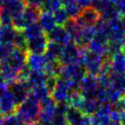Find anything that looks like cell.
Here are the masks:
<instances>
[{
	"label": "cell",
	"instance_id": "cell-1",
	"mask_svg": "<svg viewBox=\"0 0 125 125\" xmlns=\"http://www.w3.org/2000/svg\"><path fill=\"white\" fill-rule=\"evenodd\" d=\"M28 51L15 48L0 62V74L8 84H13L20 79V73L27 67Z\"/></svg>",
	"mask_w": 125,
	"mask_h": 125
},
{
	"label": "cell",
	"instance_id": "cell-2",
	"mask_svg": "<svg viewBox=\"0 0 125 125\" xmlns=\"http://www.w3.org/2000/svg\"><path fill=\"white\" fill-rule=\"evenodd\" d=\"M41 110V103L36 98L30 97L19 105L17 109V116L25 125H35L38 122Z\"/></svg>",
	"mask_w": 125,
	"mask_h": 125
},
{
	"label": "cell",
	"instance_id": "cell-3",
	"mask_svg": "<svg viewBox=\"0 0 125 125\" xmlns=\"http://www.w3.org/2000/svg\"><path fill=\"white\" fill-rule=\"evenodd\" d=\"M75 92H79V84L58 78L52 89L51 96L57 104L69 103L72 96Z\"/></svg>",
	"mask_w": 125,
	"mask_h": 125
},
{
	"label": "cell",
	"instance_id": "cell-4",
	"mask_svg": "<svg viewBox=\"0 0 125 125\" xmlns=\"http://www.w3.org/2000/svg\"><path fill=\"white\" fill-rule=\"evenodd\" d=\"M107 62L108 61L104 60V57L91 52L86 48H82L81 64L88 74L98 76L103 74Z\"/></svg>",
	"mask_w": 125,
	"mask_h": 125
},
{
	"label": "cell",
	"instance_id": "cell-5",
	"mask_svg": "<svg viewBox=\"0 0 125 125\" xmlns=\"http://www.w3.org/2000/svg\"><path fill=\"white\" fill-rule=\"evenodd\" d=\"M40 15H41L40 8H32V7L28 6L20 15L17 16L14 19L13 26L18 31H24L30 25L38 23Z\"/></svg>",
	"mask_w": 125,
	"mask_h": 125
},
{
	"label": "cell",
	"instance_id": "cell-6",
	"mask_svg": "<svg viewBox=\"0 0 125 125\" xmlns=\"http://www.w3.org/2000/svg\"><path fill=\"white\" fill-rule=\"evenodd\" d=\"M100 86L98 76L86 74L79 85V92L85 98H98Z\"/></svg>",
	"mask_w": 125,
	"mask_h": 125
},
{
	"label": "cell",
	"instance_id": "cell-7",
	"mask_svg": "<svg viewBox=\"0 0 125 125\" xmlns=\"http://www.w3.org/2000/svg\"><path fill=\"white\" fill-rule=\"evenodd\" d=\"M81 57L82 48L78 47L74 42H71L66 46H63L59 62L62 65H71L76 63L81 64Z\"/></svg>",
	"mask_w": 125,
	"mask_h": 125
},
{
	"label": "cell",
	"instance_id": "cell-8",
	"mask_svg": "<svg viewBox=\"0 0 125 125\" xmlns=\"http://www.w3.org/2000/svg\"><path fill=\"white\" fill-rule=\"evenodd\" d=\"M60 78L77 83L80 85L82 79L86 76V70L82 64H71V65H61L59 71Z\"/></svg>",
	"mask_w": 125,
	"mask_h": 125
},
{
	"label": "cell",
	"instance_id": "cell-9",
	"mask_svg": "<svg viewBox=\"0 0 125 125\" xmlns=\"http://www.w3.org/2000/svg\"><path fill=\"white\" fill-rule=\"evenodd\" d=\"M100 20V14L94 8H88L82 10L80 16L74 21L77 23L80 28L96 26L97 23Z\"/></svg>",
	"mask_w": 125,
	"mask_h": 125
},
{
	"label": "cell",
	"instance_id": "cell-10",
	"mask_svg": "<svg viewBox=\"0 0 125 125\" xmlns=\"http://www.w3.org/2000/svg\"><path fill=\"white\" fill-rule=\"evenodd\" d=\"M57 105L58 104L52 97L42 102L39 116L40 122H52L57 113Z\"/></svg>",
	"mask_w": 125,
	"mask_h": 125
},
{
	"label": "cell",
	"instance_id": "cell-11",
	"mask_svg": "<svg viewBox=\"0 0 125 125\" xmlns=\"http://www.w3.org/2000/svg\"><path fill=\"white\" fill-rule=\"evenodd\" d=\"M18 105L19 104L9 88L0 95V114L1 115L8 116L12 114L17 109Z\"/></svg>",
	"mask_w": 125,
	"mask_h": 125
},
{
	"label": "cell",
	"instance_id": "cell-12",
	"mask_svg": "<svg viewBox=\"0 0 125 125\" xmlns=\"http://www.w3.org/2000/svg\"><path fill=\"white\" fill-rule=\"evenodd\" d=\"M111 110H112L111 104L109 103L101 104L99 109L90 117L91 125H110L112 121L110 118Z\"/></svg>",
	"mask_w": 125,
	"mask_h": 125
},
{
	"label": "cell",
	"instance_id": "cell-13",
	"mask_svg": "<svg viewBox=\"0 0 125 125\" xmlns=\"http://www.w3.org/2000/svg\"><path fill=\"white\" fill-rule=\"evenodd\" d=\"M12 94L14 95L18 104L20 105L27 99L31 92V88L29 84L25 80H18L11 84V87L9 88Z\"/></svg>",
	"mask_w": 125,
	"mask_h": 125
},
{
	"label": "cell",
	"instance_id": "cell-14",
	"mask_svg": "<svg viewBox=\"0 0 125 125\" xmlns=\"http://www.w3.org/2000/svg\"><path fill=\"white\" fill-rule=\"evenodd\" d=\"M96 36V26L80 28L76 36L74 38V42L80 48H86Z\"/></svg>",
	"mask_w": 125,
	"mask_h": 125
},
{
	"label": "cell",
	"instance_id": "cell-15",
	"mask_svg": "<svg viewBox=\"0 0 125 125\" xmlns=\"http://www.w3.org/2000/svg\"><path fill=\"white\" fill-rule=\"evenodd\" d=\"M47 38L49 40V42L58 43L62 46H66L73 42L65 28L62 26H57L51 32L47 33Z\"/></svg>",
	"mask_w": 125,
	"mask_h": 125
},
{
	"label": "cell",
	"instance_id": "cell-16",
	"mask_svg": "<svg viewBox=\"0 0 125 125\" xmlns=\"http://www.w3.org/2000/svg\"><path fill=\"white\" fill-rule=\"evenodd\" d=\"M48 61L44 54H35L29 53L28 55L27 66L33 72H44L48 66Z\"/></svg>",
	"mask_w": 125,
	"mask_h": 125
},
{
	"label": "cell",
	"instance_id": "cell-17",
	"mask_svg": "<svg viewBox=\"0 0 125 125\" xmlns=\"http://www.w3.org/2000/svg\"><path fill=\"white\" fill-rule=\"evenodd\" d=\"M26 6L24 0H3L0 9L6 11L15 19L25 10Z\"/></svg>",
	"mask_w": 125,
	"mask_h": 125
},
{
	"label": "cell",
	"instance_id": "cell-18",
	"mask_svg": "<svg viewBox=\"0 0 125 125\" xmlns=\"http://www.w3.org/2000/svg\"><path fill=\"white\" fill-rule=\"evenodd\" d=\"M66 120L68 125H91L90 116L72 107L66 113Z\"/></svg>",
	"mask_w": 125,
	"mask_h": 125
},
{
	"label": "cell",
	"instance_id": "cell-19",
	"mask_svg": "<svg viewBox=\"0 0 125 125\" xmlns=\"http://www.w3.org/2000/svg\"><path fill=\"white\" fill-rule=\"evenodd\" d=\"M49 44V40L46 35L40 36L31 41H28L27 51L30 53L35 54H44Z\"/></svg>",
	"mask_w": 125,
	"mask_h": 125
},
{
	"label": "cell",
	"instance_id": "cell-20",
	"mask_svg": "<svg viewBox=\"0 0 125 125\" xmlns=\"http://www.w3.org/2000/svg\"><path fill=\"white\" fill-rule=\"evenodd\" d=\"M109 62L110 74H125L124 51L113 54Z\"/></svg>",
	"mask_w": 125,
	"mask_h": 125
},
{
	"label": "cell",
	"instance_id": "cell-21",
	"mask_svg": "<svg viewBox=\"0 0 125 125\" xmlns=\"http://www.w3.org/2000/svg\"><path fill=\"white\" fill-rule=\"evenodd\" d=\"M38 23L40 24V26L42 27L43 31L46 32V33L51 32L55 27H57V24H56V21L54 20L53 14L51 12L44 11V10L42 12H41Z\"/></svg>",
	"mask_w": 125,
	"mask_h": 125
},
{
	"label": "cell",
	"instance_id": "cell-22",
	"mask_svg": "<svg viewBox=\"0 0 125 125\" xmlns=\"http://www.w3.org/2000/svg\"><path fill=\"white\" fill-rule=\"evenodd\" d=\"M27 83L31 89L38 86H45L48 81V75L44 72H33L31 71L27 78Z\"/></svg>",
	"mask_w": 125,
	"mask_h": 125
},
{
	"label": "cell",
	"instance_id": "cell-23",
	"mask_svg": "<svg viewBox=\"0 0 125 125\" xmlns=\"http://www.w3.org/2000/svg\"><path fill=\"white\" fill-rule=\"evenodd\" d=\"M62 49H63V46L62 45H60L58 43L49 42L47 50L44 53L47 61L49 62H58Z\"/></svg>",
	"mask_w": 125,
	"mask_h": 125
},
{
	"label": "cell",
	"instance_id": "cell-24",
	"mask_svg": "<svg viewBox=\"0 0 125 125\" xmlns=\"http://www.w3.org/2000/svg\"><path fill=\"white\" fill-rule=\"evenodd\" d=\"M0 29H1V42H0L8 43V44H11L14 46L16 37L20 31H18L14 26H1Z\"/></svg>",
	"mask_w": 125,
	"mask_h": 125
},
{
	"label": "cell",
	"instance_id": "cell-25",
	"mask_svg": "<svg viewBox=\"0 0 125 125\" xmlns=\"http://www.w3.org/2000/svg\"><path fill=\"white\" fill-rule=\"evenodd\" d=\"M101 103L96 98H84L80 111H82L86 115L92 116L99 109Z\"/></svg>",
	"mask_w": 125,
	"mask_h": 125
},
{
	"label": "cell",
	"instance_id": "cell-26",
	"mask_svg": "<svg viewBox=\"0 0 125 125\" xmlns=\"http://www.w3.org/2000/svg\"><path fill=\"white\" fill-rule=\"evenodd\" d=\"M109 86L117 90L124 97L125 96V74H110Z\"/></svg>",
	"mask_w": 125,
	"mask_h": 125
},
{
	"label": "cell",
	"instance_id": "cell-27",
	"mask_svg": "<svg viewBox=\"0 0 125 125\" xmlns=\"http://www.w3.org/2000/svg\"><path fill=\"white\" fill-rule=\"evenodd\" d=\"M52 90L50 89V87L45 85V86H38L35 88H32L31 92V96H32L34 98H36L40 103H42V101L46 100L47 98H51Z\"/></svg>",
	"mask_w": 125,
	"mask_h": 125
},
{
	"label": "cell",
	"instance_id": "cell-28",
	"mask_svg": "<svg viewBox=\"0 0 125 125\" xmlns=\"http://www.w3.org/2000/svg\"><path fill=\"white\" fill-rule=\"evenodd\" d=\"M88 51H90L93 53H96V54L104 57V56L109 54L108 43L102 42H99L98 40L94 39L88 44Z\"/></svg>",
	"mask_w": 125,
	"mask_h": 125
},
{
	"label": "cell",
	"instance_id": "cell-29",
	"mask_svg": "<svg viewBox=\"0 0 125 125\" xmlns=\"http://www.w3.org/2000/svg\"><path fill=\"white\" fill-rule=\"evenodd\" d=\"M25 38L27 39V41H31L35 38H38L40 36L44 35V31L42 29V27L40 26L39 23H35L30 25L29 27H27L24 31H22Z\"/></svg>",
	"mask_w": 125,
	"mask_h": 125
},
{
	"label": "cell",
	"instance_id": "cell-30",
	"mask_svg": "<svg viewBox=\"0 0 125 125\" xmlns=\"http://www.w3.org/2000/svg\"><path fill=\"white\" fill-rule=\"evenodd\" d=\"M114 7L112 0H92V8L101 15L102 13Z\"/></svg>",
	"mask_w": 125,
	"mask_h": 125
},
{
	"label": "cell",
	"instance_id": "cell-31",
	"mask_svg": "<svg viewBox=\"0 0 125 125\" xmlns=\"http://www.w3.org/2000/svg\"><path fill=\"white\" fill-rule=\"evenodd\" d=\"M53 14V17H54V20L56 21V24H57V26H62V27H64L65 26V24L69 21V16L67 14L66 10H65V8H59L58 10H56L54 13H52Z\"/></svg>",
	"mask_w": 125,
	"mask_h": 125
},
{
	"label": "cell",
	"instance_id": "cell-32",
	"mask_svg": "<svg viewBox=\"0 0 125 125\" xmlns=\"http://www.w3.org/2000/svg\"><path fill=\"white\" fill-rule=\"evenodd\" d=\"M64 8H65V10H66L67 14L69 16V18L72 19V20L77 19L78 17L80 16V14H81V12H82V9H81V8L77 5L76 1L65 6Z\"/></svg>",
	"mask_w": 125,
	"mask_h": 125
},
{
	"label": "cell",
	"instance_id": "cell-33",
	"mask_svg": "<svg viewBox=\"0 0 125 125\" xmlns=\"http://www.w3.org/2000/svg\"><path fill=\"white\" fill-rule=\"evenodd\" d=\"M62 2L61 0H43L42 8L44 11L54 13L56 10L61 8Z\"/></svg>",
	"mask_w": 125,
	"mask_h": 125
},
{
	"label": "cell",
	"instance_id": "cell-34",
	"mask_svg": "<svg viewBox=\"0 0 125 125\" xmlns=\"http://www.w3.org/2000/svg\"><path fill=\"white\" fill-rule=\"evenodd\" d=\"M14 49H15V47L11 44L0 42V62L4 58H6Z\"/></svg>",
	"mask_w": 125,
	"mask_h": 125
},
{
	"label": "cell",
	"instance_id": "cell-35",
	"mask_svg": "<svg viewBox=\"0 0 125 125\" xmlns=\"http://www.w3.org/2000/svg\"><path fill=\"white\" fill-rule=\"evenodd\" d=\"M5 125H25L21 121L20 118L17 116V114H10L8 116H5L4 118Z\"/></svg>",
	"mask_w": 125,
	"mask_h": 125
},
{
	"label": "cell",
	"instance_id": "cell-36",
	"mask_svg": "<svg viewBox=\"0 0 125 125\" xmlns=\"http://www.w3.org/2000/svg\"><path fill=\"white\" fill-rule=\"evenodd\" d=\"M52 123V125H68V122H67L66 120V115L60 113V112L57 111V113L55 115V117L53 118Z\"/></svg>",
	"mask_w": 125,
	"mask_h": 125
},
{
	"label": "cell",
	"instance_id": "cell-37",
	"mask_svg": "<svg viewBox=\"0 0 125 125\" xmlns=\"http://www.w3.org/2000/svg\"><path fill=\"white\" fill-rule=\"evenodd\" d=\"M112 2L121 16H125V0H112Z\"/></svg>",
	"mask_w": 125,
	"mask_h": 125
},
{
	"label": "cell",
	"instance_id": "cell-38",
	"mask_svg": "<svg viewBox=\"0 0 125 125\" xmlns=\"http://www.w3.org/2000/svg\"><path fill=\"white\" fill-rule=\"evenodd\" d=\"M25 3L29 7H32V8H42L43 0H24Z\"/></svg>",
	"mask_w": 125,
	"mask_h": 125
},
{
	"label": "cell",
	"instance_id": "cell-39",
	"mask_svg": "<svg viewBox=\"0 0 125 125\" xmlns=\"http://www.w3.org/2000/svg\"><path fill=\"white\" fill-rule=\"evenodd\" d=\"M76 3L82 10L92 7V0H76Z\"/></svg>",
	"mask_w": 125,
	"mask_h": 125
},
{
	"label": "cell",
	"instance_id": "cell-40",
	"mask_svg": "<svg viewBox=\"0 0 125 125\" xmlns=\"http://www.w3.org/2000/svg\"><path fill=\"white\" fill-rule=\"evenodd\" d=\"M8 89V83H7V81L5 80L4 78H3V76L1 75V74H0V95L3 94L6 90Z\"/></svg>",
	"mask_w": 125,
	"mask_h": 125
},
{
	"label": "cell",
	"instance_id": "cell-41",
	"mask_svg": "<svg viewBox=\"0 0 125 125\" xmlns=\"http://www.w3.org/2000/svg\"><path fill=\"white\" fill-rule=\"evenodd\" d=\"M76 0H61V2H62V5H63L64 7L67 6V5L71 4V3H73V2H75Z\"/></svg>",
	"mask_w": 125,
	"mask_h": 125
},
{
	"label": "cell",
	"instance_id": "cell-42",
	"mask_svg": "<svg viewBox=\"0 0 125 125\" xmlns=\"http://www.w3.org/2000/svg\"><path fill=\"white\" fill-rule=\"evenodd\" d=\"M110 125H124V123L121 121H111Z\"/></svg>",
	"mask_w": 125,
	"mask_h": 125
},
{
	"label": "cell",
	"instance_id": "cell-43",
	"mask_svg": "<svg viewBox=\"0 0 125 125\" xmlns=\"http://www.w3.org/2000/svg\"><path fill=\"white\" fill-rule=\"evenodd\" d=\"M39 125H52V122H40Z\"/></svg>",
	"mask_w": 125,
	"mask_h": 125
},
{
	"label": "cell",
	"instance_id": "cell-44",
	"mask_svg": "<svg viewBox=\"0 0 125 125\" xmlns=\"http://www.w3.org/2000/svg\"><path fill=\"white\" fill-rule=\"evenodd\" d=\"M0 125H5L4 118H1V117H0Z\"/></svg>",
	"mask_w": 125,
	"mask_h": 125
},
{
	"label": "cell",
	"instance_id": "cell-45",
	"mask_svg": "<svg viewBox=\"0 0 125 125\" xmlns=\"http://www.w3.org/2000/svg\"><path fill=\"white\" fill-rule=\"evenodd\" d=\"M123 108H124V110H125V98L123 99Z\"/></svg>",
	"mask_w": 125,
	"mask_h": 125
},
{
	"label": "cell",
	"instance_id": "cell-46",
	"mask_svg": "<svg viewBox=\"0 0 125 125\" xmlns=\"http://www.w3.org/2000/svg\"><path fill=\"white\" fill-rule=\"evenodd\" d=\"M2 3H3V0H0V8H1V6H2Z\"/></svg>",
	"mask_w": 125,
	"mask_h": 125
},
{
	"label": "cell",
	"instance_id": "cell-47",
	"mask_svg": "<svg viewBox=\"0 0 125 125\" xmlns=\"http://www.w3.org/2000/svg\"><path fill=\"white\" fill-rule=\"evenodd\" d=\"M0 42H1V29H0Z\"/></svg>",
	"mask_w": 125,
	"mask_h": 125
},
{
	"label": "cell",
	"instance_id": "cell-48",
	"mask_svg": "<svg viewBox=\"0 0 125 125\" xmlns=\"http://www.w3.org/2000/svg\"><path fill=\"white\" fill-rule=\"evenodd\" d=\"M123 123H124V125H125V121H124V122H123Z\"/></svg>",
	"mask_w": 125,
	"mask_h": 125
},
{
	"label": "cell",
	"instance_id": "cell-49",
	"mask_svg": "<svg viewBox=\"0 0 125 125\" xmlns=\"http://www.w3.org/2000/svg\"><path fill=\"white\" fill-rule=\"evenodd\" d=\"M124 52H125V49H124Z\"/></svg>",
	"mask_w": 125,
	"mask_h": 125
}]
</instances>
